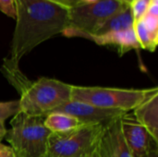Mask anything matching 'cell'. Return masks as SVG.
<instances>
[{
	"label": "cell",
	"mask_w": 158,
	"mask_h": 157,
	"mask_svg": "<svg viewBox=\"0 0 158 157\" xmlns=\"http://www.w3.org/2000/svg\"><path fill=\"white\" fill-rule=\"evenodd\" d=\"M16 26L5 63L19 67L23 56L69 26V10L48 0H15Z\"/></svg>",
	"instance_id": "6da1fadb"
},
{
	"label": "cell",
	"mask_w": 158,
	"mask_h": 157,
	"mask_svg": "<svg viewBox=\"0 0 158 157\" xmlns=\"http://www.w3.org/2000/svg\"><path fill=\"white\" fill-rule=\"evenodd\" d=\"M72 85L56 79L42 77L35 81L27 79L17 88L20 93L19 112L45 117L70 101Z\"/></svg>",
	"instance_id": "7a4b0ae2"
},
{
	"label": "cell",
	"mask_w": 158,
	"mask_h": 157,
	"mask_svg": "<svg viewBox=\"0 0 158 157\" xmlns=\"http://www.w3.org/2000/svg\"><path fill=\"white\" fill-rule=\"evenodd\" d=\"M44 117L17 113L10 121L6 140L16 157H44L47 155L51 132L44 124Z\"/></svg>",
	"instance_id": "3957f363"
},
{
	"label": "cell",
	"mask_w": 158,
	"mask_h": 157,
	"mask_svg": "<svg viewBox=\"0 0 158 157\" xmlns=\"http://www.w3.org/2000/svg\"><path fill=\"white\" fill-rule=\"evenodd\" d=\"M157 92V87L151 89H122L72 85L70 100L102 108L131 112Z\"/></svg>",
	"instance_id": "277c9868"
},
{
	"label": "cell",
	"mask_w": 158,
	"mask_h": 157,
	"mask_svg": "<svg viewBox=\"0 0 158 157\" xmlns=\"http://www.w3.org/2000/svg\"><path fill=\"white\" fill-rule=\"evenodd\" d=\"M104 126L82 125L69 132L51 133L47 155L52 157H92L98 147Z\"/></svg>",
	"instance_id": "5b68a950"
},
{
	"label": "cell",
	"mask_w": 158,
	"mask_h": 157,
	"mask_svg": "<svg viewBox=\"0 0 158 157\" xmlns=\"http://www.w3.org/2000/svg\"><path fill=\"white\" fill-rule=\"evenodd\" d=\"M129 6L118 0H98L93 4H79L69 10V26L62 35L83 38L93 34L108 18Z\"/></svg>",
	"instance_id": "8992f818"
},
{
	"label": "cell",
	"mask_w": 158,
	"mask_h": 157,
	"mask_svg": "<svg viewBox=\"0 0 158 157\" xmlns=\"http://www.w3.org/2000/svg\"><path fill=\"white\" fill-rule=\"evenodd\" d=\"M54 112H63L73 116L83 125H106L128 112L98 107L86 103L69 101Z\"/></svg>",
	"instance_id": "52a82bcc"
},
{
	"label": "cell",
	"mask_w": 158,
	"mask_h": 157,
	"mask_svg": "<svg viewBox=\"0 0 158 157\" xmlns=\"http://www.w3.org/2000/svg\"><path fill=\"white\" fill-rule=\"evenodd\" d=\"M120 127L124 141L133 157L143 155L153 145L158 144L131 112L125 113L120 117Z\"/></svg>",
	"instance_id": "ba28073f"
},
{
	"label": "cell",
	"mask_w": 158,
	"mask_h": 157,
	"mask_svg": "<svg viewBox=\"0 0 158 157\" xmlns=\"http://www.w3.org/2000/svg\"><path fill=\"white\" fill-rule=\"evenodd\" d=\"M96 151L103 157H133L121 132L120 118L104 126Z\"/></svg>",
	"instance_id": "9c48e42d"
},
{
	"label": "cell",
	"mask_w": 158,
	"mask_h": 157,
	"mask_svg": "<svg viewBox=\"0 0 158 157\" xmlns=\"http://www.w3.org/2000/svg\"><path fill=\"white\" fill-rule=\"evenodd\" d=\"M84 39L93 41L96 44L102 46H115L120 55H123L132 49H141L133 28L101 35L87 34L84 36Z\"/></svg>",
	"instance_id": "30bf717a"
},
{
	"label": "cell",
	"mask_w": 158,
	"mask_h": 157,
	"mask_svg": "<svg viewBox=\"0 0 158 157\" xmlns=\"http://www.w3.org/2000/svg\"><path fill=\"white\" fill-rule=\"evenodd\" d=\"M131 113L158 143V92L141 103Z\"/></svg>",
	"instance_id": "8fae6325"
},
{
	"label": "cell",
	"mask_w": 158,
	"mask_h": 157,
	"mask_svg": "<svg viewBox=\"0 0 158 157\" xmlns=\"http://www.w3.org/2000/svg\"><path fill=\"white\" fill-rule=\"evenodd\" d=\"M133 17L130 5L119 10L116 14L112 15L106 20H105L93 33L94 35H101L112 31H119L133 28ZM84 38V37H83Z\"/></svg>",
	"instance_id": "7c38bea8"
},
{
	"label": "cell",
	"mask_w": 158,
	"mask_h": 157,
	"mask_svg": "<svg viewBox=\"0 0 158 157\" xmlns=\"http://www.w3.org/2000/svg\"><path fill=\"white\" fill-rule=\"evenodd\" d=\"M44 124L51 133L69 132L83 125L73 116L63 112L49 113L44 117Z\"/></svg>",
	"instance_id": "4fadbf2b"
},
{
	"label": "cell",
	"mask_w": 158,
	"mask_h": 157,
	"mask_svg": "<svg viewBox=\"0 0 158 157\" xmlns=\"http://www.w3.org/2000/svg\"><path fill=\"white\" fill-rule=\"evenodd\" d=\"M133 30L140 48L155 52L157 46L158 38H156L148 31V30L145 28L144 24L141 19L133 23Z\"/></svg>",
	"instance_id": "5bb4252c"
},
{
	"label": "cell",
	"mask_w": 158,
	"mask_h": 157,
	"mask_svg": "<svg viewBox=\"0 0 158 157\" xmlns=\"http://www.w3.org/2000/svg\"><path fill=\"white\" fill-rule=\"evenodd\" d=\"M19 112V101H7V102H0V122L5 123V121L15 116Z\"/></svg>",
	"instance_id": "9a60e30c"
},
{
	"label": "cell",
	"mask_w": 158,
	"mask_h": 157,
	"mask_svg": "<svg viewBox=\"0 0 158 157\" xmlns=\"http://www.w3.org/2000/svg\"><path fill=\"white\" fill-rule=\"evenodd\" d=\"M149 3L150 0H132L131 2L130 7L134 22L140 20L146 14Z\"/></svg>",
	"instance_id": "2e32d148"
},
{
	"label": "cell",
	"mask_w": 158,
	"mask_h": 157,
	"mask_svg": "<svg viewBox=\"0 0 158 157\" xmlns=\"http://www.w3.org/2000/svg\"><path fill=\"white\" fill-rule=\"evenodd\" d=\"M141 20L143 21L148 31L156 38H158V17H154L145 14L141 19Z\"/></svg>",
	"instance_id": "e0dca14e"
},
{
	"label": "cell",
	"mask_w": 158,
	"mask_h": 157,
	"mask_svg": "<svg viewBox=\"0 0 158 157\" xmlns=\"http://www.w3.org/2000/svg\"><path fill=\"white\" fill-rule=\"evenodd\" d=\"M0 11L9 18L16 19L15 0H0Z\"/></svg>",
	"instance_id": "ac0fdd59"
},
{
	"label": "cell",
	"mask_w": 158,
	"mask_h": 157,
	"mask_svg": "<svg viewBox=\"0 0 158 157\" xmlns=\"http://www.w3.org/2000/svg\"><path fill=\"white\" fill-rule=\"evenodd\" d=\"M50 2H53L55 4H57L63 7H66L68 9H70L77 5L81 4V0H48Z\"/></svg>",
	"instance_id": "d6986e66"
},
{
	"label": "cell",
	"mask_w": 158,
	"mask_h": 157,
	"mask_svg": "<svg viewBox=\"0 0 158 157\" xmlns=\"http://www.w3.org/2000/svg\"><path fill=\"white\" fill-rule=\"evenodd\" d=\"M0 157H16L10 146L0 143Z\"/></svg>",
	"instance_id": "ffe728a7"
},
{
	"label": "cell",
	"mask_w": 158,
	"mask_h": 157,
	"mask_svg": "<svg viewBox=\"0 0 158 157\" xmlns=\"http://www.w3.org/2000/svg\"><path fill=\"white\" fill-rule=\"evenodd\" d=\"M146 14L154 17H158V0H150Z\"/></svg>",
	"instance_id": "44dd1931"
},
{
	"label": "cell",
	"mask_w": 158,
	"mask_h": 157,
	"mask_svg": "<svg viewBox=\"0 0 158 157\" xmlns=\"http://www.w3.org/2000/svg\"><path fill=\"white\" fill-rule=\"evenodd\" d=\"M136 157H158V144L153 145L146 153Z\"/></svg>",
	"instance_id": "7402d4cb"
},
{
	"label": "cell",
	"mask_w": 158,
	"mask_h": 157,
	"mask_svg": "<svg viewBox=\"0 0 158 157\" xmlns=\"http://www.w3.org/2000/svg\"><path fill=\"white\" fill-rule=\"evenodd\" d=\"M6 127H5V123H3V122H0V143H1V141L5 138V136H6Z\"/></svg>",
	"instance_id": "603a6c76"
},
{
	"label": "cell",
	"mask_w": 158,
	"mask_h": 157,
	"mask_svg": "<svg viewBox=\"0 0 158 157\" xmlns=\"http://www.w3.org/2000/svg\"><path fill=\"white\" fill-rule=\"evenodd\" d=\"M96 1L98 0H81V4H93V3H95Z\"/></svg>",
	"instance_id": "cb8c5ba5"
},
{
	"label": "cell",
	"mask_w": 158,
	"mask_h": 157,
	"mask_svg": "<svg viewBox=\"0 0 158 157\" xmlns=\"http://www.w3.org/2000/svg\"><path fill=\"white\" fill-rule=\"evenodd\" d=\"M92 157H103V156H102V155H101L97 151H95V152H94V154L93 155V156Z\"/></svg>",
	"instance_id": "d4e9b609"
},
{
	"label": "cell",
	"mask_w": 158,
	"mask_h": 157,
	"mask_svg": "<svg viewBox=\"0 0 158 157\" xmlns=\"http://www.w3.org/2000/svg\"><path fill=\"white\" fill-rule=\"evenodd\" d=\"M118 1H120V2H122V3H125V4L130 5V4H131V2L132 0H118Z\"/></svg>",
	"instance_id": "484cf974"
},
{
	"label": "cell",
	"mask_w": 158,
	"mask_h": 157,
	"mask_svg": "<svg viewBox=\"0 0 158 157\" xmlns=\"http://www.w3.org/2000/svg\"><path fill=\"white\" fill-rule=\"evenodd\" d=\"M44 157H52V156H50V155H47L46 156H44Z\"/></svg>",
	"instance_id": "4316f807"
}]
</instances>
